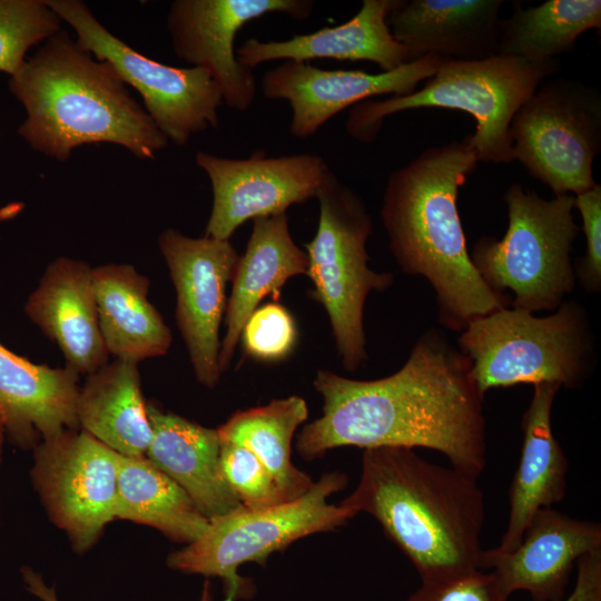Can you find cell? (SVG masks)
Returning <instances> with one entry per match:
<instances>
[{
  "label": "cell",
  "instance_id": "obj_1",
  "mask_svg": "<svg viewBox=\"0 0 601 601\" xmlns=\"http://www.w3.org/2000/svg\"><path fill=\"white\" fill-rule=\"evenodd\" d=\"M314 387L322 415L303 426L296 451L306 461L341 446L424 447L479 479L486 463L484 396L471 362L432 328L394 374L358 381L319 370Z\"/></svg>",
  "mask_w": 601,
  "mask_h": 601
},
{
  "label": "cell",
  "instance_id": "obj_2",
  "mask_svg": "<svg viewBox=\"0 0 601 601\" xmlns=\"http://www.w3.org/2000/svg\"><path fill=\"white\" fill-rule=\"evenodd\" d=\"M477 162L467 136L430 147L390 174L381 209L398 266L427 279L439 322L453 331L511 303L476 272L459 216V189Z\"/></svg>",
  "mask_w": 601,
  "mask_h": 601
},
{
  "label": "cell",
  "instance_id": "obj_3",
  "mask_svg": "<svg viewBox=\"0 0 601 601\" xmlns=\"http://www.w3.org/2000/svg\"><path fill=\"white\" fill-rule=\"evenodd\" d=\"M477 479L413 449L364 450L356 489L341 504L372 515L421 582L481 570L484 495Z\"/></svg>",
  "mask_w": 601,
  "mask_h": 601
},
{
  "label": "cell",
  "instance_id": "obj_4",
  "mask_svg": "<svg viewBox=\"0 0 601 601\" xmlns=\"http://www.w3.org/2000/svg\"><path fill=\"white\" fill-rule=\"evenodd\" d=\"M9 88L27 111L19 135L58 160H67L83 144H116L146 159L168 145L114 67L80 48L65 30L26 59Z\"/></svg>",
  "mask_w": 601,
  "mask_h": 601
},
{
  "label": "cell",
  "instance_id": "obj_5",
  "mask_svg": "<svg viewBox=\"0 0 601 601\" xmlns=\"http://www.w3.org/2000/svg\"><path fill=\"white\" fill-rule=\"evenodd\" d=\"M559 62L530 61L495 55L482 60H443L420 90L405 96L354 105L345 124L358 141H373L387 116L416 108H445L470 114L475 132L467 136L479 161L514 160L511 122L543 79L559 70Z\"/></svg>",
  "mask_w": 601,
  "mask_h": 601
},
{
  "label": "cell",
  "instance_id": "obj_6",
  "mask_svg": "<svg viewBox=\"0 0 601 601\" xmlns=\"http://www.w3.org/2000/svg\"><path fill=\"white\" fill-rule=\"evenodd\" d=\"M459 346L483 396L491 388L522 383L578 388L594 364L589 318L573 300L545 317L513 307L477 317L463 329Z\"/></svg>",
  "mask_w": 601,
  "mask_h": 601
},
{
  "label": "cell",
  "instance_id": "obj_7",
  "mask_svg": "<svg viewBox=\"0 0 601 601\" xmlns=\"http://www.w3.org/2000/svg\"><path fill=\"white\" fill-rule=\"evenodd\" d=\"M504 201L509 225L503 238L480 237L471 262L491 289L514 294L513 308L554 311L575 286L571 252L580 228L574 195L546 200L514 183Z\"/></svg>",
  "mask_w": 601,
  "mask_h": 601
},
{
  "label": "cell",
  "instance_id": "obj_8",
  "mask_svg": "<svg viewBox=\"0 0 601 601\" xmlns=\"http://www.w3.org/2000/svg\"><path fill=\"white\" fill-rule=\"evenodd\" d=\"M347 482L344 473L329 472L296 500L260 510L242 506L211 519L197 540L168 555L167 565L188 574L219 578L224 601L246 599L253 585L238 574L240 565L264 564L270 554L298 539L333 531L357 515L341 503H328Z\"/></svg>",
  "mask_w": 601,
  "mask_h": 601
},
{
  "label": "cell",
  "instance_id": "obj_9",
  "mask_svg": "<svg viewBox=\"0 0 601 601\" xmlns=\"http://www.w3.org/2000/svg\"><path fill=\"white\" fill-rule=\"evenodd\" d=\"M319 218L314 238L304 245L311 297L326 311L338 356L347 371L367 361L364 305L371 292H383L394 276L368 267L366 242L373 231L363 199L331 170L317 197Z\"/></svg>",
  "mask_w": 601,
  "mask_h": 601
},
{
  "label": "cell",
  "instance_id": "obj_10",
  "mask_svg": "<svg viewBox=\"0 0 601 601\" xmlns=\"http://www.w3.org/2000/svg\"><path fill=\"white\" fill-rule=\"evenodd\" d=\"M511 137L514 159L555 196L591 189L601 150L599 88L564 78L541 83L513 117Z\"/></svg>",
  "mask_w": 601,
  "mask_h": 601
},
{
  "label": "cell",
  "instance_id": "obj_11",
  "mask_svg": "<svg viewBox=\"0 0 601 601\" xmlns=\"http://www.w3.org/2000/svg\"><path fill=\"white\" fill-rule=\"evenodd\" d=\"M46 3L76 31L80 48L109 62L140 93L145 110L167 140L184 146L193 135L218 127L223 95L206 69L171 67L139 53L107 30L79 0Z\"/></svg>",
  "mask_w": 601,
  "mask_h": 601
},
{
  "label": "cell",
  "instance_id": "obj_12",
  "mask_svg": "<svg viewBox=\"0 0 601 601\" xmlns=\"http://www.w3.org/2000/svg\"><path fill=\"white\" fill-rule=\"evenodd\" d=\"M30 474L75 552L88 551L116 519L118 453L87 432L65 430L41 441Z\"/></svg>",
  "mask_w": 601,
  "mask_h": 601
},
{
  "label": "cell",
  "instance_id": "obj_13",
  "mask_svg": "<svg viewBox=\"0 0 601 601\" xmlns=\"http://www.w3.org/2000/svg\"><path fill=\"white\" fill-rule=\"evenodd\" d=\"M158 247L176 290L175 319L196 380L214 388L220 380L219 326L226 312V286L239 255L229 239L193 238L174 228L158 237Z\"/></svg>",
  "mask_w": 601,
  "mask_h": 601
},
{
  "label": "cell",
  "instance_id": "obj_14",
  "mask_svg": "<svg viewBox=\"0 0 601 601\" xmlns=\"http://www.w3.org/2000/svg\"><path fill=\"white\" fill-rule=\"evenodd\" d=\"M207 174L213 206L205 236L229 239L246 220L286 213L294 204L316 198L331 169L318 155L231 159L198 151Z\"/></svg>",
  "mask_w": 601,
  "mask_h": 601
},
{
  "label": "cell",
  "instance_id": "obj_15",
  "mask_svg": "<svg viewBox=\"0 0 601 601\" xmlns=\"http://www.w3.org/2000/svg\"><path fill=\"white\" fill-rule=\"evenodd\" d=\"M313 8L312 0H176L167 26L177 57L206 69L224 104L246 111L256 97V77L236 57V35L244 24L267 13L304 20Z\"/></svg>",
  "mask_w": 601,
  "mask_h": 601
},
{
  "label": "cell",
  "instance_id": "obj_16",
  "mask_svg": "<svg viewBox=\"0 0 601 601\" xmlns=\"http://www.w3.org/2000/svg\"><path fill=\"white\" fill-rule=\"evenodd\" d=\"M443 59L425 55L392 71L325 70L307 61L286 60L266 71L260 89L268 99H284L292 109L290 134L296 138L314 135L343 109L373 96H405L431 78Z\"/></svg>",
  "mask_w": 601,
  "mask_h": 601
},
{
  "label": "cell",
  "instance_id": "obj_17",
  "mask_svg": "<svg viewBox=\"0 0 601 601\" xmlns=\"http://www.w3.org/2000/svg\"><path fill=\"white\" fill-rule=\"evenodd\" d=\"M597 550H601L599 523L543 508L513 550H483L481 570L489 569L509 598L526 591L533 601H560L565 597L574 564Z\"/></svg>",
  "mask_w": 601,
  "mask_h": 601
},
{
  "label": "cell",
  "instance_id": "obj_18",
  "mask_svg": "<svg viewBox=\"0 0 601 601\" xmlns=\"http://www.w3.org/2000/svg\"><path fill=\"white\" fill-rule=\"evenodd\" d=\"M23 309L58 345L66 366L79 375L87 376L109 362L88 263L66 256L49 263Z\"/></svg>",
  "mask_w": 601,
  "mask_h": 601
},
{
  "label": "cell",
  "instance_id": "obj_19",
  "mask_svg": "<svg viewBox=\"0 0 601 601\" xmlns=\"http://www.w3.org/2000/svg\"><path fill=\"white\" fill-rule=\"evenodd\" d=\"M79 374L35 364L0 343V416L6 437L22 450L78 430Z\"/></svg>",
  "mask_w": 601,
  "mask_h": 601
},
{
  "label": "cell",
  "instance_id": "obj_20",
  "mask_svg": "<svg viewBox=\"0 0 601 601\" xmlns=\"http://www.w3.org/2000/svg\"><path fill=\"white\" fill-rule=\"evenodd\" d=\"M503 0H397L387 17L416 58L473 61L496 55Z\"/></svg>",
  "mask_w": 601,
  "mask_h": 601
},
{
  "label": "cell",
  "instance_id": "obj_21",
  "mask_svg": "<svg viewBox=\"0 0 601 601\" xmlns=\"http://www.w3.org/2000/svg\"><path fill=\"white\" fill-rule=\"evenodd\" d=\"M397 0H364L348 21L286 40L249 38L236 50L238 61L250 69L273 60H365L392 71L411 62L415 55L393 37L387 17Z\"/></svg>",
  "mask_w": 601,
  "mask_h": 601
},
{
  "label": "cell",
  "instance_id": "obj_22",
  "mask_svg": "<svg viewBox=\"0 0 601 601\" xmlns=\"http://www.w3.org/2000/svg\"><path fill=\"white\" fill-rule=\"evenodd\" d=\"M308 257L293 240L286 213L253 219L246 249L239 256L225 312L226 333L220 341L219 368L228 370L242 329L265 296L277 300L286 282L307 274Z\"/></svg>",
  "mask_w": 601,
  "mask_h": 601
},
{
  "label": "cell",
  "instance_id": "obj_23",
  "mask_svg": "<svg viewBox=\"0 0 601 601\" xmlns=\"http://www.w3.org/2000/svg\"><path fill=\"white\" fill-rule=\"evenodd\" d=\"M560 388L556 383L534 385L532 400L523 414L521 456L509 492V521L496 546L499 551L513 550L534 514L564 497L568 460L551 423L553 401Z\"/></svg>",
  "mask_w": 601,
  "mask_h": 601
},
{
  "label": "cell",
  "instance_id": "obj_24",
  "mask_svg": "<svg viewBox=\"0 0 601 601\" xmlns=\"http://www.w3.org/2000/svg\"><path fill=\"white\" fill-rule=\"evenodd\" d=\"M152 440L146 457L174 480L208 520L242 508L220 467L217 428L147 405Z\"/></svg>",
  "mask_w": 601,
  "mask_h": 601
},
{
  "label": "cell",
  "instance_id": "obj_25",
  "mask_svg": "<svg viewBox=\"0 0 601 601\" xmlns=\"http://www.w3.org/2000/svg\"><path fill=\"white\" fill-rule=\"evenodd\" d=\"M98 321L115 358L139 363L167 354L173 335L149 300V279L130 264L92 267Z\"/></svg>",
  "mask_w": 601,
  "mask_h": 601
},
{
  "label": "cell",
  "instance_id": "obj_26",
  "mask_svg": "<svg viewBox=\"0 0 601 601\" xmlns=\"http://www.w3.org/2000/svg\"><path fill=\"white\" fill-rule=\"evenodd\" d=\"M138 363L115 358L87 375L77 400L79 428L126 456H146L152 427Z\"/></svg>",
  "mask_w": 601,
  "mask_h": 601
},
{
  "label": "cell",
  "instance_id": "obj_27",
  "mask_svg": "<svg viewBox=\"0 0 601 601\" xmlns=\"http://www.w3.org/2000/svg\"><path fill=\"white\" fill-rule=\"evenodd\" d=\"M115 514L186 544L197 540L209 523L187 493L149 459L119 453Z\"/></svg>",
  "mask_w": 601,
  "mask_h": 601
},
{
  "label": "cell",
  "instance_id": "obj_28",
  "mask_svg": "<svg viewBox=\"0 0 601 601\" xmlns=\"http://www.w3.org/2000/svg\"><path fill=\"white\" fill-rule=\"evenodd\" d=\"M307 417L305 400L293 395L237 411L217 428V433L220 441L252 451L272 473L288 502L304 495L314 484L313 479L292 462L293 437Z\"/></svg>",
  "mask_w": 601,
  "mask_h": 601
},
{
  "label": "cell",
  "instance_id": "obj_29",
  "mask_svg": "<svg viewBox=\"0 0 601 601\" xmlns=\"http://www.w3.org/2000/svg\"><path fill=\"white\" fill-rule=\"evenodd\" d=\"M600 28V0H548L526 9L514 4L500 21L496 55L553 60L571 51L583 32Z\"/></svg>",
  "mask_w": 601,
  "mask_h": 601
},
{
  "label": "cell",
  "instance_id": "obj_30",
  "mask_svg": "<svg viewBox=\"0 0 601 601\" xmlns=\"http://www.w3.org/2000/svg\"><path fill=\"white\" fill-rule=\"evenodd\" d=\"M60 30L46 0H0V71L14 75L31 47Z\"/></svg>",
  "mask_w": 601,
  "mask_h": 601
},
{
  "label": "cell",
  "instance_id": "obj_31",
  "mask_svg": "<svg viewBox=\"0 0 601 601\" xmlns=\"http://www.w3.org/2000/svg\"><path fill=\"white\" fill-rule=\"evenodd\" d=\"M220 467L244 508L260 510L287 502L272 473L247 447L220 441Z\"/></svg>",
  "mask_w": 601,
  "mask_h": 601
},
{
  "label": "cell",
  "instance_id": "obj_32",
  "mask_svg": "<svg viewBox=\"0 0 601 601\" xmlns=\"http://www.w3.org/2000/svg\"><path fill=\"white\" fill-rule=\"evenodd\" d=\"M296 338L293 316L285 306L274 302L250 314L239 339L248 356L262 362H277L292 353Z\"/></svg>",
  "mask_w": 601,
  "mask_h": 601
},
{
  "label": "cell",
  "instance_id": "obj_33",
  "mask_svg": "<svg viewBox=\"0 0 601 601\" xmlns=\"http://www.w3.org/2000/svg\"><path fill=\"white\" fill-rule=\"evenodd\" d=\"M574 207L585 236V254L573 266L575 278L585 292L597 293L601 289V185L574 196Z\"/></svg>",
  "mask_w": 601,
  "mask_h": 601
},
{
  "label": "cell",
  "instance_id": "obj_34",
  "mask_svg": "<svg viewBox=\"0 0 601 601\" xmlns=\"http://www.w3.org/2000/svg\"><path fill=\"white\" fill-rule=\"evenodd\" d=\"M405 601H509L494 577L476 570L455 578L421 582Z\"/></svg>",
  "mask_w": 601,
  "mask_h": 601
},
{
  "label": "cell",
  "instance_id": "obj_35",
  "mask_svg": "<svg viewBox=\"0 0 601 601\" xmlns=\"http://www.w3.org/2000/svg\"><path fill=\"white\" fill-rule=\"evenodd\" d=\"M574 587L560 601H601V550L581 556Z\"/></svg>",
  "mask_w": 601,
  "mask_h": 601
},
{
  "label": "cell",
  "instance_id": "obj_36",
  "mask_svg": "<svg viewBox=\"0 0 601 601\" xmlns=\"http://www.w3.org/2000/svg\"><path fill=\"white\" fill-rule=\"evenodd\" d=\"M21 574L26 588L42 601H58L53 588H49L42 578L31 568H22Z\"/></svg>",
  "mask_w": 601,
  "mask_h": 601
},
{
  "label": "cell",
  "instance_id": "obj_37",
  "mask_svg": "<svg viewBox=\"0 0 601 601\" xmlns=\"http://www.w3.org/2000/svg\"><path fill=\"white\" fill-rule=\"evenodd\" d=\"M199 601H214L210 582L208 580L204 583Z\"/></svg>",
  "mask_w": 601,
  "mask_h": 601
},
{
  "label": "cell",
  "instance_id": "obj_38",
  "mask_svg": "<svg viewBox=\"0 0 601 601\" xmlns=\"http://www.w3.org/2000/svg\"><path fill=\"white\" fill-rule=\"evenodd\" d=\"M4 439H6V434H4V428H3L2 420H1V416H0V464H1V462H2V454H3V443H4Z\"/></svg>",
  "mask_w": 601,
  "mask_h": 601
}]
</instances>
